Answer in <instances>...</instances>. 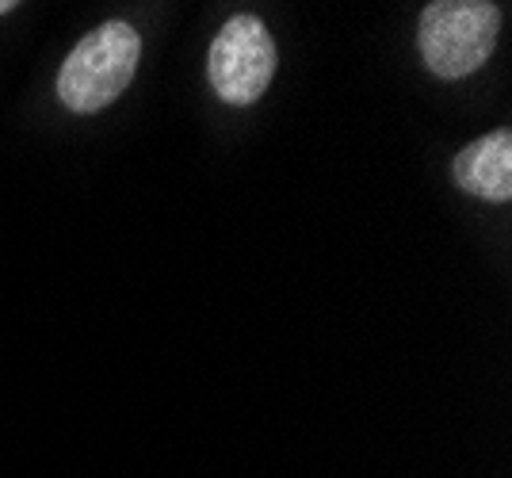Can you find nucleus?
Returning <instances> with one entry per match:
<instances>
[{
	"mask_svg": "<svg viewBox=\"0 0 512 478\" xmlns=\"http://www.w3.org/2000/svg\"><path fill=\"white\" fill-rule=\"evenodd\" d=\"M276 39L256 16H234L214 35L207 54V77L218 100L245 108L264 96V88L276 77Z\"/></svg>",
	"mask_w": 512,
	"mask_h": 478,
	"instance_id": "obj_3",
	"label": "nucleus"
},
{
	"mask_svg": "<svg viewBox=\"0 0 512 478\" xmlns=\"http://www.w3.org/2000/svg\"><path fill=\"white\" fill-rule=\"evenodd\" d=\"M455 184L478 199L509 203L512 199V134L493 131L455 157Z\"/></svg>",
	"mask_w": 512,
	"mask_h": 478,
	"instance_id": "obj_4",
	"label": "nucleus"
},
{
	"mask_svg": "<svg viewBox=\"0 0 512 478\" xmlns=\"http://www.w3.org/2000/svg\"><path fill=\"white\" fill-rule=\"evenodd\" d=\"M12 8H16L12 0H0V16H4V12H12Z\"/></svg>",
	"mask_w": 512,
	"mask_h": 478,
	"instance_id": "obj_5",
	"label": "nucleus"
},
{
	"mask_svg": "<svg viewBox=\"0 0 512 478\" xmlns=\"http://www.w3.org/2000/svg\"><path fill=\"white\" fill-rule=\"evenodd\" d=\"M142 58V39L127 20H107L69 50L58 73V100L77 115H92L115 104Z\"/></svg>",
	"mask_w": 512,
	"mask_h": 478,
	"instance_id": "obj_1",
	"label": "nucleus"
},
{
	"mask_svg": "<svg viewBox=\"0 0 512 478\" xmlns=\"http://www.w3.org/2000/svg\"><path fill=\"white\" fill-rule=\"evenodd\" d=\"M501 8L490 0H436L421 12L417 46L428 73L459 81L490 62Z\"/></svg>",
	"mask_w": 512,
	"mask_h": 478,
	"instance_id": "obj_2",
	"label": "nucleus"
}]
</instances>
